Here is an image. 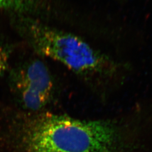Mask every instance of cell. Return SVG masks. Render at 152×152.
Instances as JSON below:
<instances>
[{
	"label": "cell",
	"mask_w": 152,
	"mask_h": 152,
	"mask_svg": "<svg viewBox=\"0 0 152 152\" xmlns=\"http://www.w3.org/2000/svg\"><path fill=\"white\" fill-rule=\"evenodd\" d=\"M43 4L44 0H0V9L27 14L40 10Z\"/></svg>",
	"instance_id": "obj_4"
},
{
	"label": "cell",
	"mask_w": 152,
	"mask_h": 152,
	"mask_svg": "<svg viewBox=\"0 0 152 152\" xmlns=\"http://www.w3.org/2000/svg\"><path fill=\"white\" fill-rule=\"evenodd\" d=\"M10 87L24 111H42L51 100L54 83L49 68L39 59L26 61L11 72Z\"/></svg>",
	"instance_id": "obj_3"
},
{
	"label": "cell",
	"mask_w": 152,
	"mask_h": 152,
	"mask_svg": "<svg viewBox=\"0 0 152 152\" xmlns=\"http://www.w3.org/2000/svg\"><path fill=\"white\" fill-rule=\"evenodd\" d=\"M119 140L118 129L110 121L0 110L2 152H117Z\"/></svg>",
	"instance_id": "obj_1"
},
{
	"label": "cell",
	"mask_w": 152,
	"mask_h": 152,
	"mask_svg": "<svg viewBox=\"0 0 152 152\" xmlns=\"http://www.w3.org/2000/svg\"><path fill=\"white\" fill-rule=\"evenodd\" d=\"M22 36L39 54L59 62L82 76L113 73L117 65L108 56L74 34L49 26L30 16L19 18Z\"/></svg>",
	"instance_id": "obj_2"
},
{
	"label": "cell",
	"mask_w": 152,
	"mask_h": 152,
	"mask_svg": "<svg viewBox=\"0 0 152 152\" xmlns=\"http://www.w3.org/2000/svg\"><path fill=\"white\" fill-rule=\"evenodd\" d=\"M9 53L6 48L0 46V78L8 68Z\"/></svg>",
	"instance_id": "obj_5"
}]
</instances>
